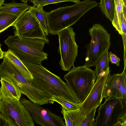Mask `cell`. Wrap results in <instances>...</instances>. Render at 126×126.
Here are the masks:
<instances>
[{
    "mask_svg": "<svg viewBox=\"0 0 126 126\" xmlns=\"http://www.w3.org/2000/svg\"><path fill=\"white\" fill-rule=\"evenodd\" d=\"M20 101L29 111L34 123L42 126H65L63 118L48 109L35 104L24 98Z\"/></svg>",
    "mask_w": 126,
    "mask_h": 126,
    "instance_id": "obj_9",
    "label": "cell"
},
{
    "mask_svg": "<svg viewBox=\"0 0 126 126\" xmlns=\"http://www.w3.org/2000/svg\"><path fill=\"white\" fill-rule=\"evenodd\" d=\"M114 0V18L111 22L116 30L122 35V33L121 26V15L123 12V6L125 5L123 0Z\"/></svg>",
    "mask_w": 126,
    "mask_h": 126,
    "instance_id": "obj_18",
    "label": "cell"
},
{
    "mask_svg": "<svg viewBox=\"0 0 126 126\" xmlns=\"http://www.w3.org/2000/svg\"><path fill=\"white\" fill-rule=\"evenodd\" d=\"M1 45L0 44V59H2L3 57V52L1 49Z\"/></svg>",
    "mask_w": 126,
    "mask_h": 126,
    "instance_id": "obj_27",
    "label": "cell"
},
{
    "mask_svg": "<svg viewBox=\"0 0 126 126\" xmlns=\"http://www.w3.org/2000/svg\"><path fill=\"white\" fill-rule=\"evenodd\" d=\"M0 7V13H7L16 16L18 17L30 7L29 5L24 3H17L15 0L8 3H4Z\"/></svg>",
    "mask_w": 126,
    "mask_h": 126,
    "instance_id": "obj_16",
    "label": "cell"
},
{
    "mask_svg": "<svg viewBox=\"0 0 126 126\" xmlns=\"http://www.w3.org/2000/svg\"><path fill=\"white\" fill-rule=\"evenodd\" d=\"M99 106L93 126H126V97H111Z\"/></svg>",
    "mask_w": 126,
    "mask_h": 126,
    "instance_id": "obj_4",
    "label": "cell"
},
{
    "mask_svg": "<svg viewBox=\"0 0 126 126\" xmlns=\"http://www.w3.org/2000/svg\"><path fill=\"white\" fill-rule=\"evenodd\" d=\"M5 0H0V7L3 5Z\"/></svg>",
    "mask_w": 126,
    "mask_h": 126,
    "instance_id": "obj_28",
    "label": "cell"
},
{
    "mask_svg": "<svg viewBox=\"0 0 126 126\" xmlns=\"http://www.w3.org/2000/svg\"><path fill=\"white\" fill-rule=\"evenodd\" d=\"M96 108L86 115L80 126H93L95 121L94 117L96 109Z\"/></svg>",
    "mask_w": 126,
    "mask_h": 126,
    "instance_id": "obj_24",
    "label": "cell"
},
{
    "mask_svg": "<svg viewBox=\"0 0 126 126\" xmlns=\"http://www.w3.org/2000/svg\"><path fill=\"white\" fill-rule=\"evenodd\" d=\"M109 62L108 49H107L100 57L95 66L94 71L97 78L100 77L110 71Z\"/></svg>",
    "mask_w": 126,
    "mask_h": 126,
    "instance_id": "obj_17",
    "label": "cell"
},
{
    "mask_svg": "<svg viewBox=\"0 0 126 126\" xmlns=\"http://www.w3.org/2000/svg\"><path fill=\"white\" fill-rule=\"evenodd\" d=\"M98 4L95 1L85 0L46 12L48 33L58 35L62 30L75 24L85 14Z\"/></svg>",
    "mask_w": 126,
    "mask_h": 126,
    "instance_id": "obj_1",
    "label": "cell"
},
{
    "mask_svg": "<svg viewBox=\"0 0 126 126\" xmlns=\"http://www.w3.org/2000/svg\"><path fill=\"white\" fill-rule=\"evenodd\" d=\"M123 1L125 5L126 6V0H123Z\"/></svg>",
    "mask_w": 126,
    "mask_h": 126,
    "instance_id": "obj_31",
    "label": "cell"
},
{
    "mask_svg": "<svg viewBox=\"0 0 126 126\" xmlns=\"http://www.w3.org/2000/svg\"><path fill=\"white\" fill-rule=\"evenodd\" d=\"M3 56L10 61L17 70L26 79L30 81L33 79L32 75L22 62L9 49L3 52Z\"/></svg>",
    "mask_w": 126,
    "mask_h": 126,
    "instance_id": "obj_15",
    "label": "cell"
},
{
    "mask_svg": "<svg viewBox=\"0 0 126 126\" xmlns=\"http://www.w3.org/2000/svg\"><path fill=\"white\" fill-rule=\"evenodd\" d=\"M61 112L66 126H80L85 117L80 108L66 110L62 107Z\"/></svg>",
    "mask_w": 126,
    "mask_h": 126,
    "instance_id": "obj_14",
    "label": "cell"
},
{
    "mask_svg": "<svg viewBox=\"0 0 126 126\" xmlns=\"http://www.w3.org/2000/svg\"><path fill=\"white\" fill-rule=\"evenodd\" d=\"M99 6L106 17L111 22L114 17L115 0H100Z\"/></svg>",
    "mask_w": 126,
    "mask_h": 126,
    "instance_id": "obj_19",
    "label": "cell"
},
{
    "mask_svg": "<svg viewBox=\"0 0 126 126\" xmlns=\"http://www.w3.org/2000/svg\"><path fill=\"white\" fill-rule=\"evenodd\" d=\"M109 62L112 64H114L118 66H119L120 61V58L111 51L109 52Z\"/></svg>",
    "mask_w": 126,
    "mask_h": 126,
    "instance_id": "obj_25",
    "label": "cell"
},
{
    "mask_svg": "<svg viewBox=\"0 0 126 126\" xmlns=\"http://www.w3.org/2000/svg\"><path fill=\"white\" fill-rule=\"evenodd\" d=\"M110 71L97 78L94 85L86 98L80 104L79 108L85 117L95 108L101 104L102 95L106 81Z\"/></svg>",
    "mask_w": 126,
    "mask_h": 126,
    "instance_id": "obj_12",
    "label": "cell"
},
{
    "mask_svg": "<svg viewBox=\"0 0 126 126\" xmlns=\"http://www.w3.org/2000/svg\"><path fill=\"white\" fill-rule=\"evenodd\" d=\"M3 98V95L0 91V101Z\"/></svg>",
    "mask_w": 126,
    "mask_h": 126,
    "instance_id": "obj_30",
    "label": "cell"
},
{
    "mask_svg": "<svg viewBox=\"0 0 126 126\" xmlns=\"http://www.w3.org/2000/svg\"><path fill=\"white\" fill-rule=\"evenodd\" d=\"M2 100L10 117L17 126H35L29 111L20 100L4 98Z\"/></svg>",
    "mask_w": 126,
    "mask_h": 126,
    "instance_id": "obj_10",
    "label": "cell"
},
{
    "mask_svg": "<svg viewBox=\"0 0 126 126\" xmlns=\"http://www.w3.org/2000/svg\"><path fill=\"white\" fill-rule=\"evenodd\" d=\"M71 1L75 3L80 1V0H32L33 6L38 8H42L47 5L62 2Z\"/></svg>",
    "mask_w": 126,
    "mask_h": 126,
    "instance_id": "obj_23",
    "label": "cell"
},
{
    "mask_svg": "<svg viewBox=\"0 0 126 126\" xmlns=\"http://www.w3.org/2000/svg\"><path fill=\"white\" fill-rule=\"evenodd\" d=\"M18 17L12 14L0 13V33L12 26Z\"/></svg>",
    "mask_w": 126,
    "mask_h": 126,
    "instance_id": "obj_21",
    "label": "cell"
},
{
    "mask_svg": "<svg viewBox=\"0 0 126 126\" xmlns=\"http://www.w3.org/2000/svg\"><path fill=\"white\" fill-rule=\"evenodd\" d=\"M51 101L60 104L62 108L66 110H76L79 108L80 103H77L60 97L51 96Z\"/></svg>",
    "mask_w": 126,
    "mask_h": 126,
    "instance_id": "obj_22",
    "label": "cell"
},
{
    "mask_svg": "<svg viewBox=\"0 0 126 126\" xmlns=\"http://www.w3.org/2000/svg\"><path fill=\"white\" fill-rule=\"evenodd\" d=\"M0 79V91L3 98L20 100L22 94L19 87L8 79L3 78Z\"/></svg>",
    "mask_w": 126,
    "mask_h": 126,
    "instance_id": "obj_13",
    "label": "cell"
},
{
    "mask_svg": "<svg viewBox=\"0 0 126 126\" xmlns=\"http://www.w3.org/2000/svg\"><path fill=\"white\" fill-rule=\"evenodd\" d=\"M12 26L15 29L14 35L21 38L48 39L36 17L29 10L19 16Z\"/></svg>",
    "mask_w": 126,
    "mask_h": 126,
    "instance_id": "obj_8",
    "label": "cell"
},
{
    "mask_svg": "<svg viewBox=\"0 0 126 126\" xmlns=\"http://www.w3.org/2000/svg\"><path fill=\"white\" fill-rule=\"evenodd\" d=\"M96 77L94 71L83 65L73 66L63 79L81 104L89 94Z\"/></svg>",
    "mask_w": 126,
    "mask_h": 126,
    "instance_id": "obj_5",
    "label": "cell"
},
{
    "mask_svg": "<svg viewBox=\"0 0 126 126\" xmlns=\"http://www.w3.org/2000/svg\"><path fill=\"white\" fill-rule=\"evenodd\" d=\"M0 88H1V86L0 87Z\"/></svg>",
    "mask_w": 126,
    "mask_h": 126,
    "instance_id": "obj_32",
    "label": "cell"
},
{
    "mask_svg": "<svg viewBox=\"0 0 126 126\" xmlns=\"http://www.w3.org/2000/svg\"><path fill=\"white\" fill-rule=\"evenodd\" d=\"M123 13L124 16L126 19V6L124 5L123 8Z\"/></svg>",
    "mask_w": 126,
    "mask_h": 126,
    "instance_id": "obj_26",
    "label": "cell"
},
{
    "mask_svg": "<svg viewBox=\"0 0 126 126\" xmlns=\"http://www.w3.org/2000/svg\"><path fill=\"white\" fill-rule=\"evenodd\" d=\"M91 36L90 43L86 45L85 66H95L104 52L109 49L110 45V34L99 23L94 24L89 30Z\"/></svg>",
    "mask_w": 126,
    "mask_h": 126,
    "instance_id": "obj_6",
    "label": "cell"
},
{
    "mask_svg": "<svg viewBox=\"0 0 126 126\" xmlns=\"http://www.w3.org/2000/svg\"><path fill=\"white\" fill-rule=\"evenodd\" d=\"M24 3L27 4V2L28 1H31L32 0H21Z\"/></svg>",
    "mask_w": 126,
    "mask_h": 126,
    "instance_id": "obj_29",
    "label": "cell"
},
{
    "mask_svg": "<svg viewBox=\"0 0 126 126\" xmlns=\"http://www.w3.org/2000/svg\"><path fill=\"white\" fill-rule=\"evenodd\" d=\"M29 10L34 15L39 22L46 35L48 36L49 33L45 17L46 12L43 8H38L34 6H30Z\"/></svg>",
    "mask_w": 126,
    "mask_h": 126,
    "instance_id": "obj_20",
    "label": "cell"
},
{
    "mask_svg": "<svg viewBox=\"0 0 126 126\" xmlns=\"http://www.w3.org/2000/svg\"><path fill=\"white\" fill-rule=\"evenodd\" d=\"M32 75L31 82L51 97H60L77 103H80L73 93L59 77L52 73L41 64L22 62Z\"/></svg>",
    "mask_w": 126,
    "mask_h": 126,
    "instance_id": "obj_2",
    "label": "cell"
},
{
    "mask_svg": "<svg viewBox=\"0 0 126 126\" xmlns=\"http://www.w3.org/2000/svg\"><path fill=\"white\" fill-rule=\"evenodd\" d=\"M48 39L38 38H21L15 35L10 36L4 41L9 49L22 62L40 64L47 60L48 54L43 49Z\"/></svg>",
    "mask_w": 126,
    "mask_h": 126,
    "instance_id": "obj_3",
    "label": "cell"
},
{
    "mask_svg": "<svg viewBox=\"0 0 126 126\" xmlns=\"http://www.w3.org/2000/svg\"><path fill=\"white\" fill-rule=\"evenodd\" d=\"M126 97V66L121 74L109 73L107 77L102 95L106 100L111 97Z\"/></svg>",
    "mask_w": 126,
    "mask_h": 126,
    "instance_id": "obj_11",
    "label": "cell"
},
{
    "mask_svg": "<svg viewBox=\"0 0 126 126\" xmlns=\"http://www.w3.org/2000/svg\"><path fill=\"white\" fill-rule=\"evenodd\" d=\"M58 35V51L61 55L59 63L63 70L69 71L74 66L78 55V47L75 41L76 33L73 29L70 27L62 30Z\"/></svg>",
    "mask_w": 126,
    "mask_h": 126,
    "instance_id": "obj_7",
    "label": "cell"
}]
</instances>
